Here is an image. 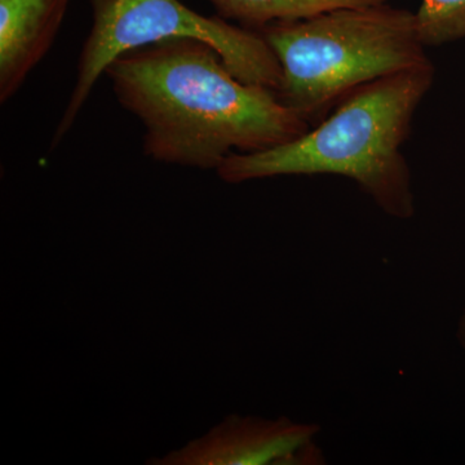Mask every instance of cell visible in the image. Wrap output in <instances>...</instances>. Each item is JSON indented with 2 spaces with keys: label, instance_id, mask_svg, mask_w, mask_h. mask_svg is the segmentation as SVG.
<instances>
[{
  "label": "cell",
  "instance_id": "6da1fadb",
  "mask_svg": "<svg viewBox=\"0 0 465 465\" xmlns=\"http://www.w3.org/2000/svg\"><path fill=\"white\" fill-rule=\"evenodd\" d=\"M104 74L122 108L145 128L143 153L162 163L217 171L232 153L277 148L312 128L275 91L235 78L198 39L124 52Z\"/></svg>",
  "mask_w": 465,
  "mask_h": 465
},
{
  "label": "cell",
  "instance_id": "7a4b0ae2",
  "mask_svg": "<svg viewBox=\"0 0 465 465\" xmlns=\"http://www.w3.org/2000/svg\"><path fill=\"white\" fill-rule=\"evenodd\" d=\"M433 81L430 61L360 85L299 139L262 152L232 153L216 173L228 183L339 174L353 180L388 216L411 219V171L401 149Z\"/></svg>",
  "mask_w": 465,
  "mask_h": 465
},
{
  "label": "cell",
  "instance_id": "3957f363",
  "mask_svg": "<svg viewBox=\"0 0 465 465\" xmlns=\"http://www.w3.org/2000/svg\"><path fill=\"white\" fill-rule=\"evenodd\" d=\"M273 51L284 106L314 127L360 85L430 63L415 14L387 3L342 7L256 30Z\"/></svg>",
  "mask_w": 465,
  "mask_h": 465
},
{
  "label": "cell",
  "instance_id": "277c9868",
  "mask_svg": "<svg viewBox=\"0 0 465 465\" xmlns=\"http://www.w3.org/2000/svg\"><path fill=\"white\" fill-rule=\"evenodd\" d=\"M91 32L85 39L72 96L58 122L51 149L72 130L106 67L124 52L167 38L198 39L215 48L235 78L278 91L280 63L258 32L224 18L202 16L180 0H91Z\"/></svg>",
  "mask_w": 465,
  "mask_h": 465
},
{
  "label": "cell",
  "instance_id": "5b68a950",
  "mask_svg": "<svg viewBox=\"0 0 465 465\" xmlns=\"http://www.w3.org/2000/svg\"><path fill=\"white\" fill-rule=\"evenodd\" d=\"M317 423L296 421L287 416H226L204 436L164 457L152 459V465H269L295 464L300 450L316 440Z\"/></svg>",
  "mask_w": 465,
  "mask_h": 465
},
{
  "label": "cell",
  "instance_id": "8992f818",
  "mask_svg": "<svg viewBox=\"0 0 465 465\" xmlns=\"http://www.w3.org/2000/svg\"><path fill=\"white\" fill-rule=\"evenodd\" d=\"M70 0H0V103L17 94L48 54Z\"/></svg>",
  "mask_w": 465,
  "mask_h": 465
},
{
  "label": "cell",
  "instance_id": "52a82bcc",
  "mask_svg": "<svg viewBox=\"0 0 465 465\" xmlns=\"http://www.w3.org/2000/svg\"><path fill=\"white\" fill-rule=\"evenodd\" d=\"M217 16L244 29H262L278 21L302 20L342 7L382 5L387 0H207Z\"/></svg>",
  "mask_w": 465,
  "mask_h": 465
},
{
  "label": "cell",
  "instance_id": "ba28073f",
  "mask_svg": "<svg viewBox=\"0 0 465 465\" xmlns=\"http://www.w3.org/2000/svg\"><path fill=\"white\" fill-rule=\"evenodd\" d=\"M415 29L424 47H439L465 38V0H421Z\"/></svg>",
  "mask_w": 465,
  "mask_h": 465
},
{
  "label": "cell",
  "instance_id": "9c48e42d",
  "mask_svg": "<svg viewBox=\"0 0 465 465\" xmlns=\"http://www.w3.org/2000/svg\"><path fill=\"white\" fill-rule=\"evenodd\" d=\"M458 339L460 341L461 348L465 351V312L460 318V322L458 326Z\"/></svg>",
  "mask_w": 465,
  "mask_h": 465
}]
</instances>
